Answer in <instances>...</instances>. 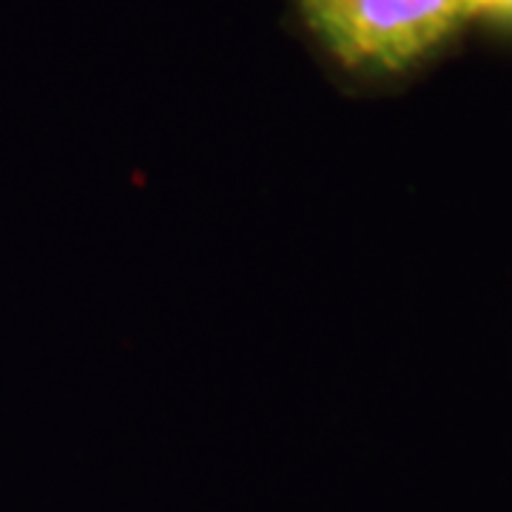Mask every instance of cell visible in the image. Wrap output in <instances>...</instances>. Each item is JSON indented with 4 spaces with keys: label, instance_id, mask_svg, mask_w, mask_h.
Returning a JSON list of instances; mask_svg holds the SVG:
<instances>
[{
    "label": "cell",
    "instance_id": "6da1fadb",
    "mask_svg": "<svg viewBox=\"0 0 512 512\" xmlns=\"http://www.w3.org/2000/svg\"><path fill=\"white\" fill-rule=\"evenodd\" d=\"M302 9L333 55L367 69L416 63L470 15L464 0H302Z\"/></svg>",
    "mask_w": 512,
    "mask_h": 512
},
{
    "label": "cell",
    "instance_id": "7a4b0ae2",
    "mask_svg": "<svg viewBox=\"0 0 512 512\" xmlns=\"http://www.w3.org/2000/svg\"><path fill=\"white\" fill-rule=\"evenodd\" d=\"M464 6H467L470 15L484 12V15L512 18V0H464Z\"/></svg>",
    "mask_w": 512,
    "mask_h": 512
}]
</instances>
